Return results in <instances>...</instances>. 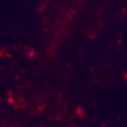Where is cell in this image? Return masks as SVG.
Instances as JSON below:
<instances>
[]
</instances>
